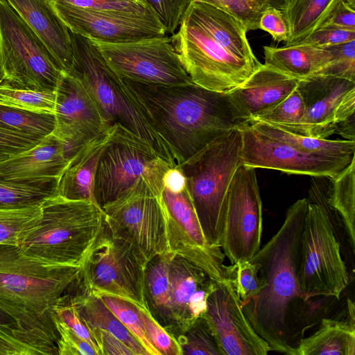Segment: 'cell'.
I'll use <instances>...</instances> for the list:
<instances>
[{
    "label": "cell",
    "instance_id": "6da1fadb",
    "mask_svg": "<svg viewBox=\"0 0 355 355\" xmlns=\"http://www.w3.org/2000/svg\"><path fill=\"white\" fill-rule=\"evenodd\" d=\"M308 198L297 200L288 209L277 232L251 258L259 263L263 286L241 309L255 332L275 351L293 355L291 314L305 303L299 288L297 270L300 241Z\"/></svg>",
    "mask_w": 355,
    "mask_h": 355
},
{
    "label": "cell",
    "instance_id": "7a4b0ae2",
    "mask_svg": "<svg viewBox=\"0 0 355 355\" xmlns=\"http://www.w3.org/2000/svg\"><path fill=\"white\" fill-rule=\"evenodd\" d=\"M123 80L172 150L178 166L220 135L248 124L228 93L194 83L164 85Z\"/></svg>",
    "mask_w": 355,
    "mask_h": 355
},
{
    "label": "cell",
    "instance_id": "3957f363",
    "mask_svg": "<svg viewBox=\"0 0 355 355\" xmlns=\"http://www.w3.org/2000/svg\"><path fill=\"white\" fill-rule=\"evenodd\" d=\"M83 280L81 266L32 257L17 245L0 244V311L20 329L56 344L55 309Z\"/></svg>",
    "mask_w": 355,
    "mask_h": 355
},
{
    "label": "cell",
    "instance_id": "277c9868",
    "mask_svg": "<svg viewBox=\"0 0 355 355\" xmlns=\"http://www.w3.org/2000/svg\"><path fill=\"white\" fill-rule=\"evenodd\" d=\"M215 285L203 269L171 251L155 256L146 266L148 310L176 340L204 315Z\"/></svg>",
    "mask_w": 355,
    "mask_h": 355
},
{
    "label": "cell",
    "instance_id": "5b68a950",
    "mask_svg": "<svg viewBox=\"0 0 355 355\" xmlns=\"http://www.w3.org/2000/svg\"><path fill=\"white\" fill-rule=\"evenodd\" d=\"M329 184L313 180L300 241L297 270L304 300L318 296L339 300L349 283L347 266L333 223Z\"/></svg>",
    "mask_w": 355,
    "mask_h": 355
},
{
    "label": "cell",
    "instance_id": "8992f818",
    "mask_svg": "<svg viewBox=\"0 0 355 355\" xmlns=\"http://www.w3.org/2000/svg\"><path fill=\"white\" fill-rule=\"evenodd\" d=\"M243 164L239 128L220 135L178 166L207 243L220 248L226 196L238 167Z\"/></svg>",
    "mask_w": 355,
    "mask_h": 355
},
{
    "label": "cell",
    "instance_id": "52a82bcc",
    "mask_svg": "<svg viewBox=\"0 0 355 355\" xmlns=\"http://www.w3.org/2000/svg\"><path fill=\"white\" fill-rule=\"evenodd\" d=\"M41 208L39 226L19 247L24 253L50 263L80 266L103 228L102 209L58 193L45 199Z\"/></svg>",
    "mask_w": 355,
    "mask_h": 355
},
{
    "label": "cell",
    "instance_id": "ba28073f",
    "mask_svg": "<svg viewBox=\"0 0 355 355\" xmlns=\"http://www.w3.org/2000/svg\"><path fill=\"white\" fill-rule=\"evenodd\" d=\"M71 35L75 55L73 73L89 89L108 125L129 130L173 167L178 166L172 150L156 132L146 110L123 78L109 67L92 40L73 33Z\"/></svg>",
    "mask_w": 355,
    "mask_h": 355
},
{
    "label": "cell",
    "instance_id": "9c48e42d",
    "mask_svg": "<svg viewBox=\"0 0 355 355\" xmlns=\"http://www.w3.org/2000/svg\"><path fill=\"white\" fill-rule=\"evenodd\" d=\"M73 33L89 40L123 43L166 36L146 0H52Z\"/></svg>",
    "mask_w": 355,
    "mask_h": 355
},
{
    "label": "cell",
    "instance_id": "30bf717a",
    "mask_svg": "<svg viewBox=\"0 0 355 355\" xmlns=\"http://www.w3.org/2000/svg\"><path fill=\"white\" fill-rule=\"evenodd\" d=\"M163 177H143L120 198L102 207L105 222L147 263L169 251Z\"/></svg>",
    "mask_w": 355,
    "mask_h": 355
},
{
    "label": "cell",
    "instance_id": "8fae6325",
    "mask_svg": "<svg viewBox=\"0 0 355 355\" xmlns=\"http://www.w3.org/2000/svg\"><path fill=\"white\" fill-rule=\"evenodd\" d=\"M170 39L191 80L214 92H231L261 64H252L228 52L189 10Z\"/></svg>",
    "mask_w": 355,
    "mask_h": 355
},
{
    "label": "cell",
    "instance_id": "7c38bea8",
    "mask_svg": "<svg viewBox=\"0 0 355 355\" xmlns=\"http://www.w3.org/2000/svg\"><path fill=\"white\" fill-rule=\"evenodd\" d=\"M146 266L130 245L114 235L105 222L80 266L83 283L95 295L115 296L148 309Z\"/></svg>",
    "mask_w": 355,
    "mask_h": 355
},
{
    "label": "cell",
    "instance_id": "4fadbf2b",
    "mask_svg": "<svg viewBox=\"0 0 355 355\" xmlns=\"http://www.w3.org/2000/svg\"><path fill=\"white\" fill-rule=\"evenodd\" d=\"M0 63L3 82L25 89L55 91L62 73L6 0H0Z\"/></svg>",
    "mask_w": 355,
    "mask_h": 355
},
{
    "label": "cell",
    "instance_id": "5bb4252c",
    "mask_svg": "<svg viewBox=\"0 0 355 355\" xmlns=\"http://www.w3.org/2000/svg\"><path fill=\"white\" fill-rule=\"evenodd\" d=\"M173 167L148 143L114 125L97 167L94 198L102 207L120 198L143 177H163Z\"/></svg>",
    "mask_w": 355,
    "mask_h": 355
},
{
    "label": "cell",
    "instance_id": "9a60e30c",
    "mask_svg": "<svg viewBox=\"0 0 355 355\" xmlns=\"http://www.w3.org/2000/svg\"><path fill=\"white\" fill-rule=\"evenodd\" d=\"M163 185L169 251L199 266L216 282L226 279L225 255L220 248L207 243L181 170L170 168L164 175Z\"/></svg>",
    "mask_w": 355,
    "mask_h": 355
},
{
    "label": "cell",
    "instance_id": "2e32d148",
    "mask_svg": "<svg viewBox=\"0 0 355 355\" xmlns=\"http://www.w3.org/2000/svg\"><path fill=\"white\" fill-rule=\"evenodd\" d=\"M90 40L122 78L164 85L193 83L166 35L123 43Z\"/></svg>",
    "mask_w": 355,
    "mask_h": 355
},
{
    "label": "cell",
    "instance_id": "e0dca14e",
    "mask_svg": "<svg viewBox=\"0 0 355 355\" xmlns=\"http://www.w3.org/2000/svg\"><path fill=\"white\" fill-rule=\"evenodd\" d=\"M262 202L255 168L241 164L230 182L221 249L231 264L250 260L261 248Z\"/></svg>",
    "mask_w": 355,
    "mask_h": 355
},
{
    "label": "cell",
    "instance_id": "ac0fdd59",
    "mask_svg": "<svg viewBox=\"0 0 355 355\" xmlns=\"http://www.w3.org/2000/svg\"><path fill=\"white\" fill-rule=\"evenodd\" d=\"M296 89L302 98L305 116L293 133L327 139L335 134L340 122L355 115L354 80L316 74L300 80Z\"/></svg>",
    "mask_w": 355,
    "mask_h": 355
},
{
    "label": "cell",
    "instance_id": "d6986e66",
    "mask_svg": "<svg viewBox=\"0 0 355 355\" xmlns=\"http://www.w3.org/2000/svg\"><path fill=\"white\" fill-rule=\"evenodd\" d=\"M239 129L242 135L243 164L254 168L333 178L355 159L302 152L263 135L249 124Z\"/></svg>",
    "mask_w": 355,
    "mask_h": 355
},
{
    "label": "cell",
    "instance_id": "ffe728a7",
    "mask_svg": "<svg viewBox=\"0 0 355 355\" xmlns=\"http://www.w3.org/2000/svg\"><path fill=\"white\" fill-rule=\"evenodd\" d=\"M55 129L52 132L77 152L110 127L89 89L76 73L62 72L55 89Z\"/></svg>",
    "mask_w": 355,
    "mask_h": 355
},
{
    "label": "cell",
    "instance_id": "44dd1931",
    "mask_svg": "<svg viewBox=\"0 0 355 355\" xmlns=\"http://www.w3.org/2000/svg\"><path fill=\"white\" fill-rule=\"evenodd\" d=\"M204 316L221 355H267L272 351L251 326L227 279L216 282L207 297Z\"/></svg>",
    "mask_w": 355,
    "mask_h": 355
},
{
    "label": "cell",
    "instance_id": "7402d4cb",
    "mask_svg": "<svg viewBox=\"0 0 355 355\" xmlns=\"http://www.w3.org/2000/svg\"><path fill=\"white\" fill-rule=\"evenodd\" d=\"M42 41L56 67L74 71L71 32L58 16L52 0H6Z\"/></svg>",
    "mask_w": 355,
    "mask_h": 355
},
{
    "label": "cell",
    "instance_id": "603a6c76",
    "mask_svg": "<svg viewBox=\"0 0 355 355\" xmlns=\"http://www.w3.org/2000/svg\"><path fill=\"white\" fill-rule=\"evenodd\" d=\"M299 81L298 78L261 64L228 94L240 116L249 123L286 98L296 89Z\"/></svg>",
    "mask_w": 355,
    "mask_h": 355
},
{
    "label": "cell",
    "instance_id": "cb8c5ba5",
    "mask_svg": "<svg viewBox=\"0 0 355 355\" xmlns=\"http://www.w3.org/2000/svg\"><path fill=\"white\" fill-rule=\"evenodd\" d=\"M76 153L51 133L34 147L0 161V178L13 181L42 178L59 180Z\"/></svg>",
    "mask_w": 355,
    "mask_h": 355
},
{
    "label": "cell",
    "instance_id": "d4e9b609",
    "mask_svg": "<svg viewBox=\"0 0 355 355\" xmlns=\"http://www.w3.org/2000/svg\"><path fill=\"white\" fill-rule=\"evenodd\" d=\"M112 129L113 126L104 134L87 142L71 157L58 180V195L70 200L89 201L97 205L94 193L95 175L101 153Z\"/></svg>",
    "mask_w": 355,
    "mask_h": 355
},
{
    "label": "cell",
    "instance_id": "484cf974",
    "mask_svg": "<svg viewBox=\"0 0 355 355\" xmlns=\"http://www.w3.org/2000/svg\"><path fill=\"white\" fill-rule=\"evenodd\" d=\"M190 12L225 49L236 57L260 64L248 41L243 24L231 14L212 5L193 1Z\"/></svg>",
    "mask_w": 355,
    "mask_h": 355
},
{
    "label": "cell",
    "instance_id": "4316f807",
    "mask_svg": "<svg viewBox=\"0 0 355 355\" xmlns=\"http://www.w3.org/2000/svg\"><path fill=\"white\" fill-rule=\"evenodd\" d=\"M346 320L323 318L311 336L300 338L293 355H354V304L347 300Z\"/></svg>",
    "mask_w": 355,
    "mask_h": 355
},
{
    "label": "cell",
    "instance_id": "83f0119b",
    "mask_svg": "<svg viewBox=\"0 0 355 355\" xmlns=\"http://www.w3.org/2000/svg\"><path fill=\"white\" fill-rule=\"evenodd\" d=\"M263 51L264 64L300 80L319 74L331 58L327 49L302 42L263 46Z\"/></svg>",
    "mask_w": 355,
    "mask_h": 355
},
{
    "label": "cell",
    "instance_id": "f1b7e54d",
    "mask_svg": "<svg viewBox=\"0 0 355 355\" xmlns=\"http://www.w3.org/2000/svg\"><path fill=\"white\" fill-rule=\"evenodd\" d=\"M79 315L88 328L105 330L122 341L135 355H148L139 341L127 329L102 300L82 284L73 295Z\"/></svg>",
    "mask_w": 355,
    "mask_h": 355
},
{
    "label": "cell",
    "instance_id": "f546056e",
    "mask_svg": "<svg viewBox=\"0 0 355 355\" xmlns=\"http://www.w3.org/2000/svg\"><path fill=\"white\" fill-rule=\"evenodd\" d=\"M341 1L355 6V0H284L280 10L288 28L286 44L302 42L324 25Z\"/></svg>",
    "mask_w": 355,
    "mask_h": 355
},
{
    "label": "cell",
    "instance_id": "4dcf8cb0",
    "mask_svg": "<svg viewBox=\"0 0 355 355\" xmlns=\"http://www.w3.org/2000/svg\"><path fill=\"white\" fill-rule=\"evenodd\" d=\"M248 124L263 135L284 141L302 152L341 158L355 157V141L331 140L304 136L279 126L258 121H251Z\"/></svg>",
    "mask_w": 355,
    "mask_h": 355
},
{
    "label": "cell",
    "instance_id": "1f68e13d",
    "mask_svg": "<svg viewBox=\"0 0 355 355\" xmlns=\"http://www.w3.org/2000/svg\"><path fill=\"white\" fill-rule=\"evenodd\" d=\"M329 202L344 225L353 252L355 249V159L337 176L330 178Z\"/></svg>",
    "mask_w": 355,
    "mask_h": 355
},
{
    "label": "cell",
    "instance_id": "d6a6232c",
    "mask_svg": "<svg viewBox=\"0 0 355 355\" xmlns=\"http://www.w3.org/2000/svg\"><path fill=\"white\" fill-rule=\"evenodd\" d=\"M58 180L42 178L13 181L0 178V207H24L41 205L57 194Z\"/></svg>",
    "mask_w": 355,
    "mask_h": 355
},
{
    "label": "cell",
    "instance_id": "836d02e7",
    "mask_svg": "<svg viewBox=\"0 0 355 355\" xmlns=\"http://www.w3.org/2000/svg\"><path fill=\"white\" fill-rule=\"evenodd\" d=\"M41 205L24 207H0V244L20 246L40 225Z\"/></svg>",
    "mask_w": 355,
    "mask_h": 355
},
{
    "label": "cell",
    "instance_id": "e575fe53",
    "mask_svg": "<svg viewBox=\"0 0 355 355\" xmlns=\"http://www.w3.org/2000/svg\"><path fill=\"white\" fill-rule=\"evenodd\" d=\"M39 354H58L56 344L20 329L12 322H0V355Z\"/></svg>",
    "mask_w": 355,
    "mask_h": 355
},
{
    "label": "cell",
    "instance_id": "d590c367",
    "mask_svg": "<svg viewBox=\"0 0 355 355\" xmlns=\"http://www.w3.org/2000/svg\"><path fill=\"white\" fill-rule=\"evenodd\" d=\"M0 105L41 114H55V92L0 84Z\"/></svg>",
    "mask_w": 355,
    "mask_h": 355
},
{
    "label": "cell",
    "instance_id": "8d00e7d4",
    "mask_svg": "<svg viewBox=\"0 0 355 355\" xmlns=\"http://www.w3.org/2000/svg\"><path fill=\"white\" fill-rule=\"evenodd\" d=\"M55 125V115L24 111L0 105V128L37 137L51 135Z\"/></svg>",
    "mask_w": 355,
    "mask_h": 355
},
{
    "label": "cell",
    "instance_id": "74e56055",
    "mask_svg": "<svg viewBox=\"0 0 355 355\" xmlns=\"http://www.w3.org/2000/svg\"><path fill=\"white\" fill-rule=\"evenodd\" d=\"M96 295L139 341L148 355H160L147 338L139 308L132 302L120 297L106 294Z\"/></svg>",
    "mask_w": 355,
    "mask_h": 355
},
{
    "label": "cell",
    "instance_id": "f35d334b",
    "mask_svg": "<svg viewBox=\"0 0 355 355\" xmlns=\"http://www.w3.org/2000/svg\"><path fill=\"white\" fill-rule=\"evenodd\" d=\"M259 269V263L251 259L226 268V279L231 282L241 306L252 300L263 286Z\"/></svg>",
    "mask_w": 355,
    "mask_h": 355
},
{
    "label": "cell",
    "instance_id": "ab89813d",
    "mask_svg": "<svg viewBox=\"0 0 355 355\" xmlns=\"http://www.w3.org/2000/svg\"><path fill=\"white\" fill-rule=\"evenodd\" d=\"M182 355H221L215 336L204 315L178 339Z\"/></svg>",
    "mask_w": 355,
    "mask_h": 355
},
{
    "label": "cell",
    "instance_id": "60d3db41",
    "mask_svg": "<svg viewBox=\"0 0 355 355\" xmlns=\"http://www.w3.org/2000/svg\"><path fill=\"white\" fill-rule=\"evenodd\" d=\"M304 116V104L295 89L275 107L253 121L272 124L293 132L302 125Z\"/></svg>",
    "mask_w": 355,
    "mask_h": 355
},
{
    "label": "cell",
    "instance_id": "b9f144b4",
    "mask_svg": "<svg viewBox=\"0 0 355 355\" xmlns=\"http://www.w3.org/2000/svg\"><path fill=\"white\" fill-rule=\"evenodd\" d=\"M220 8L240 20L247 31L259 29V20L270 6L269 0H193Z\"/></svg>",
    "mask_w": 355,
    "mask_h": 355
},
{
    "label": "cell",
    "instance_id": "7bdbcfd3",
    "mask_svg": "<svg viewBox=\"0 0 355 355\" xmlns=\"http://www.w3.org/2000/svg\"><path fill=\"white\" fill-rule=\"evenodd\" d=\"M325 48L329 51L331 58L319 74L355 81V40Z\"/></svg>",
    "mask_w": 355,
    "mask_h": 355
},
{
    "label": "cell",
    "instance_id": "ee69618b",
    "mask_svg": "<svg viewBox=\"0 0 355 355\" xmlns=\"http://www.w3.org/2000/svg\"><path fill=\"white\" fill-rule=\"evenodd\" d=\"M157 15L166 34L173 35L193 0H146Z\"/></svg>",
    "mask_w": 355,
    "mask_h": 355
},
{
    "label": "cell",
    "instance_id": "f6af8a7d",
    "mask_svg": "<svg viewBox=\"0 0 355 355\" xmlns=\"http://www.w3.org/2000/svg\"><path fill=\"white\" fill-rule=\"evenodd\" d=\"M147 338L160 355H182L178 340L152 316L148 309H140Z\"/></svg>",
    "mask_w": 355,
    "mask_h": 355
},
{
    "label": "cell",
    "instance_id": "bcb514c9",
    "mask_svg": "<svg viewBox=\"0 0 355 355\" xmlns=\"http://www.w3.org/2000/svg\"><path fill=\"white\" fill-rule=\"evenodd\" d=\"M54 323L58 333L56 345L59 355H98L86 341L72 331L55 314Z\"/></svg>",
    "mask_w": 355,
    "mask_h": 355
},
{
    "label": "cell",
    "instance_id": "7dc6e473",
    "mask_svg": "<svg viewBox=\"0 0 355 355\" xmlns=\"http://www.w3.org/2000/svg\"><path fill=\"white\" fill-rule=\"evenodd\" d=\"M73 295H67L60 300L55 307V315L78 336L89 343L100 355L97 345L88 328L84 324L79 315L77 307L73 300Z\"/></svg>",
    "mask_w": 355,
    "mask_h": 355
},
{
    "label": "cell",
    "instance_id": "c3c4849f",
    "mask_svg": "<svg viewBox=\"0 0 355 355\" xmlns=\"http://www.w3.org/2000/svg\"><path fill=\"white\" fill-rule=\"evenodd\" d=\"M352 40H355V29L323 25L300 42L325 48Z\"/></svg>",
    "mask_w": 355,
    "mask_h": 355
},
{
    "label": "cell",
    "instance_id": "681fc988",
    "mask_svg": "<svg viewBox=\"0 0 355 355\" xmlns=\"http://www.w3.org/2000/svg\"><path fill=\"white\" fill-rule=\"evenodd\" d=\"M43 139L0 128V155H15L34 147Z\"/></svg>",
    "mask_w": 355,
    "mask_h": 355
},
{
    "label": "cell",
    "instance_id": "f907efd6",
    "mask_svg": "<svg viewBox=\"0 0 355 355\" xmlns=\"http://www.w3.org/2000/svg\"><path fill=\"white\" fill-rule=\"evenodd\" d=\"M259 29L270 33L277 42H287L288 28L282 11L272 6L268 7L259 20Z\"/></svg>",
    "mask_w": 355,
    "mask_h": 355
},
{
    "label": "cell",
    "instance_id": "816d5d0a",
    "mask_svg": "<svg viewBox=\"0 0 355 355\" xmlns=\"http://www.w3.org/2000/svg\"><path fill=\"white\" fill-rule=\"evenodd\" d=\"M100 355H135L122 341L110 333L100 329H89Z\"/></svg>",
    "mask_w": 355,
    "mask_h": 355
},
{
    "label": "cell",
    "instance_id": "f5cc1de1",
    "mask_svg": "<svg viewBox=\"0 0 355 355\" xmlns=\"http://www.w3.org/2000/svg\"><path fill=\"white\" fill-rule=\"evenodd\" d=\"M324 25L355 29V7L341 1Z\"/></svg>",
    "mask_w": 355,
    "mask_h": 355
},
{
    "label": "cell",
    "instance_id": "db71d44e",
    "mask_svg": "<svg viewBox=\"0 0 355 355\" xmlns=\"http://www.w3.org/2000/svg\"><path fill=\"white\" fill-rule=\"evenodd\" d=\"M347 140L355 141V115L340 122L335 132Z\"/></svg>",
    "mask_w": 355,
    "mask_h": 355
},
{
    "label": "cell",
    "instance_id": "11a10c76",
    "mask_svg": "<svg viewBox=\"0 0 355 355\" xmlns=\"http://www.w3.org/2000/svg\"><path fill=\"white\" fill-rule=\"evenodd\" d=\"M269 1L271 6L280 10L284 0H269Z\"/></svg>",
    "mask_w": 355,
    "mask_h": 355
},
{
    "label": "cell",
    "instance_id": "9f6ffc18",
    "mask_svg": "<svg viewBox=\"0 0 355 355\" xmlns=\"http://www.w3.org/2000/svg\"><path fill=\"white\" fill-rule=\"evenodd\" d=\"M5 80V74L0 63V84L3 83Z\"/></svg>",
    "mask_w": 355,
    "mask_h": 355
},
{
    "label": "cell",
    "instance_id": "6f0895ef",
    "mask_svg": "<svg viewBox=\"0 0 355 355\" xmlns=\"http://www.w3.org/2000/svg\"><path fill=\"white\" fill-rule=\"evenodd\" d=\"M10 156H12V155H0V161L1 160H3L5 159H7Z\"/></svg>",
    "mask_w": 355,
    "mask_h": 355
},
{
    "label": "cell",
    "instance_id": "680465c9",
    "mask_svg": "<svg viewBox=\"0 0 355 355\" xmlns=\"http://www.w3.org/2000/svg\"><path fill=\"white\" fill-rule=\"evenodd\" d=\"M0 315H3V314L0 311ZM1 321H3V320H0V322Z\"/></svg>",
    "mask_w": 355,
    "mask_h": 355
}]
</instances>
